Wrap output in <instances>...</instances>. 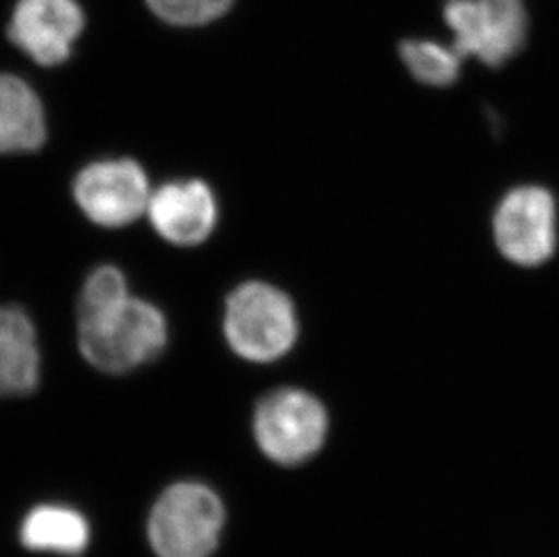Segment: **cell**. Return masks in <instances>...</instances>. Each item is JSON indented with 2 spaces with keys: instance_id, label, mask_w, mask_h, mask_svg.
Masks as SVG:
<instances>
[{
  "instance_id": "cell-3",
  "label": "cell",
  "mask_w": 559,
  "mask_h": 557,
  "mask_svg": "<svg viewBox=\"0 0 559 557\" xmlns=\"http://www.w3.org/2000/svg\"><path fill=\"white\" fill-rule=\"evenodd\" d=\"M225 509L214 490L176 484L165 490L148 518V542L159 557H209L216 550Z\"/></svg>"
},
{
  "instance_id": "cell-6",
  "label": "cell",
  "mask_w": 559,
  "mask_h": 557,
  "mask_svg": "<svg viewBox=\"0 0 559 557\" xmlns=\"http://www.w3.org/2000/svg\"><path fill=\"white\" fill-rule=\"evenodd\" d=\"M492 232L503 258L520 266L547 263L558 245V211L550 190L536 185L512 189L500 201Z\"/></svg>"
},
{
  "instance_id": "cell-11",
  "label": "cell",
  "mask_w": 559,
  "mask_h": 557,
  "mask_svg": "<svg viewBox=\"0 0 559 557\" xmlns=\"http://www.w3.org/2000/svg\"><path fill=\"white\" fill-rule=\"evenodd\" d=\"M48 137L43 100L26 80L0 73V154L40 151Z\"/></svg>"
},
{
  "instance_id": "cell-10",
  "label": "cell",
  "mask_w": 559,
  "mask_h": 557,
  "mask_svg": "<svg viewBox=\"0 0 559 557\" xmlns=\"http://www.w3.org/2000/svg\"><path fill=\"white\" fill-rule=\"evenodd\" d=\"M40 382V353L32 317L21 306L0 305V396H24Z\"/></svg>"
},
{
  "instance_id": "cell-7",
  "label": "cell",
  "mask_w": 559,
  "mask_h": 557,
  "mask_svg": "<svg viewBox=\"0 0 559 557\" xmlns=\"http://www.w3.org/2000/svg\"><path fill=\"white\" fill-rule=\"evenodd\" d=\"M73 194L85 216L106 228L136 222L151 200L147 174L129 158L100 159L82 168Z\"/></svg>"
},
{
  "instance_id": "cell-1",
  "label": "cell",
  "mask_w": 559,
  "mask_h": 557,
  "mask_svg": "<svg viewBox=\"0 0 559 557\" xmlns=\"http://www.w3.org/2000/svg\"><path fill=\"white\" fill-rule=\"evenodd\" d=\"M167 339L169 328L159 308L131 295L79 311L80 352L104 374H127L151 363L164 352Z\"/></svg>"
},
{
  "instance_id": "cell-12",
  "label": "cell",
  "mask_w": 559,
  "mask_h": 557,
  "mask_svg": "<svg viewBox=\"0 0 559 557\" xmlns=\"http://www.w3.org/2000/svg\"><path fill=\"white\" fill-rule=\"evenodd\" d=\"M21 542L37 553L76 556L87 548L90 523L79 510L62 505H40L22 523Z\"/></svg>"
},
{
  "instance_id": "cell-8",
  "label": "cell",
  "mask_w": 559,
  "mask_h": 557,
  "mask_svg": "<svg viewBox=\"0 0 559 557\" xmlns=\"http://www.w3.org/2000/svg\"><path fill=\"white\" fill-rule=\"evenodd\" d=\"M84 26V10L76 0H19L8 35L38 66L53 68L71 57Z\"/></svg>"
},
{
  "instance_id": "cell-4",
  "label": "cell",
  "mask_w": 559,
  "mask_h": 557,
  "mask_svg": "<svg viewBox=\"0 0 559 557\" xmlns=\"http://www.w3.org/2000/svg\"><path fill=\"white\" fill-rule=\"evenodd\" d=\"M443 21L460 57L500 68L525 46L528 16L523 0H443Z\"/></svg>"
},
{
  "instance_id": "cell-14",
  "label": "cell",
  "mask_w": 559,
  "mask_h": 557,
  "mask_svg": "<svg viewBox=\"0 0 559 557\" xmlns=\"http://www.w3.org/2000/svg\"><path fill=\"white\" fill-rule=\"evenodd\" d=\"M147 4L167 24L195 27L225 15L234 0H147Z\"/></svg>"
},
{
  "instance_id": "cell-5",
  "label": "cell",
  "mask_w": 559,
  "mask_h": 557,
  "mask_svg": "<svg viewBox=\"0 0 559 557\" xmlns=\"http://www.w3.org/2000/svg\"><path fill=\"white\" fill-rule=\"evenodd\" d=\"M253 435L272 462L299 465L317 454L324 443L326 410L307 391L294 388L272 391L255 410Z\"/></svg>"
},
{
  "instance_id": "cell-9",
  "label": "cell",
  "mask_w": 559,
  "mask_h": 557,
  "mask_svg": "<svg viewBox=\"0 0 559 557\" xmlns=\"http://www.w3.org/2000/svg\"><path fill=\"white\" fill-rule=\"evenodd\" d=\"M147 212L154 230L178 247L201 245L217 223L216 198L200 179L162 185L151 194Z\"/></svg>"
},
{
  "instance_id": "cell-2",
  "label": "cell",
  "mask_w": 559,
  "mask_h": 557,
  "mask_svg": "<svg viewBox=\"0 0 559 557\" xmlns=\"http://www.w3.org/2000/svg\"><path fill=\"white\" fill-rule=\"evenodd\" d=\"M223 332L234 353L250 363H274L299 336L296 306L283 289L249 281L227 297Z\"/></svg>"
},
{
  "instance_id": "cell-13",
  "label": "cell",
  "mask_w": 559,
  "mask_h": 557,
  "mask_svg": "<svg viewBox=\"0 0 559 557\" xmlns=\"http://www.w3.org/2000/svg\"><path fill=\"white\" fill-rule=\"evenodd\" d=\"M399 54L413 79L429 87H449L462 73L464 58L453 46L448 48L426 38H407L399 46Z\"/></svg>"
}]
</instances>
